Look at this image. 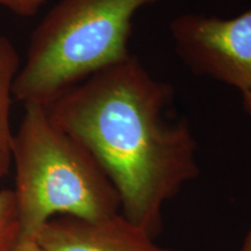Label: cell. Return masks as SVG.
I'll return each mask as SVG.
<instances>
[{
    "instance_id": "6da1fadb",
    "label": "cell",
    "mask_w": 251,
    "mask_h": 251,
    "mask_svg": "<svg viewBox=\"0 0 251 251\" xmlns=\"http://www.w3.org/2000/svg\"><path fill=\"white\" fill-rule=\"evenodd\" d=\"M170 84L133 55L71 87L46 106L50 119L81 142L120 198V213L152 237L163 209L199 177L197 142L186 119L170 121Z\"/></svg>"
},
{
    "instance_id": "7a4b0ae2",
    "label": "cell",
    "mask_w": 251,
    "mask_h": 251,
    "mask_svg": "<svg viewBox=\"0 0 251 251\" xmlns=\"http://www.w3.org/2000/svg\"><path fill=\"white\" fill-rule=\"evenodd\" d=\"M12 143L21 242L56 216L98 220L120 213L114 185L89 149L59 128L46 106L25 103Z\"/></svg>"
},
{
    "instance_id": "3957f363",
    "label": "cell",
    "mask_w": 251,
    "mask_h": 251,
    "mask_svg": "<svg viewBox=\"0 0 251 251\" xmlns=\"http://www.w3.org/2000/svg\"><path fill=\"white\" fill-rule=\"evenodd\" d=\"M162 0H61L33 31L14 99L47 106L71 87L129 58L133 19Z\"/></svg>"
},
{
    "instance_id": "277c9868",
    "label": "cell",
    "mask_w": 251,
    "mask_h": 251,
    "mask_svg": "<svg viewBox=\"0 0 251 251\" xmlns=\"http://www.w3.org/2000/svg\"><path fill=\"white\" fill-rule=\"evenodd\" d=\"M175 49L193 74L251 90V7L233 19L187 13L170 24Z\"/></svg>"
},
{
    "instance_id": "5b68a950",
    "label": "cell",
    "mask_w": 251,
    "mask_h": 251,
    "mask_svg": "<svg viewBox=\"0 0 251 251\" xmlns=\"http://www.w3.org/2000/svg\"><path fill=\"white\" fill-rule=\"evenodd\" d=\"M155 240L121 213L98 220L56 216L34 237L42 251H179Z\"/></svg>"
},
{
    "instance_id": "8992f818",
    "label": "cell",
    "mask_w": 251,
    "mask_h": 251,
    "mask_svg": "<svg viewBox=\"0 0 251 251\" xmlns=\"http://www.w3.org/2000/svg\"><path fill=\"white\" fill-rule=\"evenodd\" d=\"M21 63L12 41L0 34V179L8 174L12 166L14 133L11 126V112L14 84Z\"/></svg>"
},
{
    "instance_id": "52a82bcc",
    "label": "cell",
    "mask_w": 251,
    "mask_h": 251,
    "mask_svg": "<svg viewBox=\"0 0 251 251\" xmlns=\"http://www.w3.org/2000/svg\"><path fill=\"white\" fill-rule=\"evenodd\" d=\"M21 242L14 191L0 190V251H13Z\"/></svg>"
},
{
    "instance_id": "ba28073f",
    "label": "cell",
    "mask_w": 251,
    "mask_h": 251,
    "mask_svg": "<svg viewBox=\"0 0 251 251\" xmlns=\"http://www.w3.org/2000/svg\"><path fill=\"white\" fill-rule=\"evenodd\" d=\"M45 0H11L9 9L21 17H31L37 12Z\"/></svg>"
},
{
    "instance_id": "9c48e42d",
    "label": "cell",
    "mask_w": 251,
    "mask_h": 251,
    "mask_svg": "<svg viewBox=\"0 0 251 251\" xmlns=\"http://www.w3.org/2000/svg\"><path fill=\"white\" fill-rule=\"evenodd\" d=\"M13 251H42L40 247L37 246L34 240L30 241H24V242L19 243V246L15 248Z\"/></svg>"
},
{
    "instance_id": "30bf717a",
    "label": "cell",
    "mask_w": 251,
    "mask_h": 251,
    "mask_svg": "<svg viewBox=\"0 0 251 251\" xmlns=\"http://www.w3.org/2000/svg\"><path fill=\"white\" fill-rule=\"evenodd\" d=\"M242 101L244 111H246L251 118V90L246 91V92L242 93Z\"/></svg>"
},
{
    "instance_id": "8fae6325",
    "label": "cell",
    "mask_w": 251,
    "mask_h": 251,
    "mask_svg": "<svg viewBox=\"0 0 251 251\" xmlns=\"http://www.w3.org/2000/svg\"><path fill=\"white\" fill-rule=\"evenodd\" d=\"M240 251H251V228L248 231L246 238H244L242 247H241Z\"/></svg>"
},
{
    "instance_id": "7c38bea8",
    "label": "cell",
    "mask_w": 251,
    "mask_h": 251,
    "mask_svg": "<svg viewBox=\"0 0 251 251\" xmlns=\"http://www.w3.org/2000/svg\"><path fill=\"white\" fill-rule=\"evenodd\" d=\"M11 4V0H0V6H5V7H9Z\"/></svg>"
}]
</instances>
